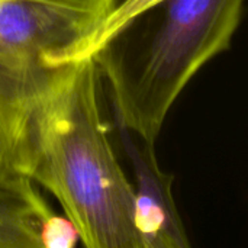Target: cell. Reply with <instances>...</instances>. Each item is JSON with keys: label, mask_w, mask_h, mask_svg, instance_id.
I'll list each match as a JSON object with an SVG mask.
<instances>
[{"label": "cell", "mask_w": 248, "mask_h": 248, "mask_svg": "<svg viewBox=\"0 0 248 248\" xmlns=\"http://www.w3.org/2000/svg\"><path fill=\"white\" fill-rule=\"evenodd\" d=\"M52 212L29 179L0 174V248H42L41 227Z\"/></svg>", "instance_id": "8992f818"}, {"label": "cell", "mask_w": 248, "mask_h": 248, "mask_svg": "<svg viewBox=\"0 0 248 248\" xmlns=\"http://www.w3.org/2000/svg\"><path fill=\"white\" fill-rule=\"evenodd\" d=\"M244 0H163L131 17L92 55L109 84L118 126L155 145L193 76L227 51Z\"/></svg>", "instance_id": "7a4b0ae2"}, {"label": "cell", "mask_w": 248, "mask_h": 248, "mask_svg": "<svg viewBox=\"0 0 248 248\" xmlns=\"http://www.w3.org/2000/svg\"><path fill=\"white\" fill-rule=\"evenodd\" d=\"M119 128L134 170V227L140 248H192L173 195V174L161 170L154 147Z\"/></svg>", "instance_id": "277c9868"}, {"label": "cell", "mask_w": 248, "mask_h": 248, "mask_svg": "<svg viewBox=\"0 0 248 248\" xmlns=\"http://www.w3.org/2000/svg\"><path fill=\"white\" fill-rule=\"evenodd\" d=\"M39 240L42 248H77L80 243L78 232L73 222L65 215L55 212L44 221Z\"/></svg>", "instance_id": "ba28073f"}, {"label": "cell", "mask_w": 248, "mask_h": 248, "mask_svg": "<svg viewBox=\"0 0 248 248\" xmlns=\"http://www.w3.org/2000/svg\"><path fill=\"white\" fill-rule=\"evenodd\" d=\"M119 1H121V0H119ZM119 1H118V3H119Z\"/></svg>", "instance_id": "9c48e42d"}, {"label": "cell", "mask_w": 248, "mask_h": 248, "mask_svg": "<svg viewBox=\"0 0 248 248\" xmlns=\"http://www.w3.org/2000/svg\"><path fill=\"white\" fill-rule=\"evenodd\" d=\"M163 0H121L115 9L110 12V15L108 16V19L103 22V25L99 28V31L96 32V35L93 36L90 45L86 49L84 58L90 57L108 38H110L121 26H124L131 17H134L135 15L144 12L145 9L160 3Z\"/></svg>", "instance_id": "52a82bcc"}, {"label": "cell", "mask_w": 248, "mask_h": 248, "mask_svg": "<svg viewBox=\"0 0 248 248\" xmlns=\"http://www.w3.org/2000/svg\"><path fill=\"white\" fill-rule=\"evenodd\" d=\"M119 0H0V61L41 73L84 58Z\"/></svg>", "instance_id": "3957f363"}, {"label": "cell", "mask_w": 248, "mask_h": 248, "mask_svg": "<svg viewBox=\"0 0 248 248\" xmlns=\"http://www.w3.org/2000/svg\"><path fill=\"white\" fill-rule=\"evenodd\" d=\"M90 57L48 70L33 100L20 176L48 190L84 248H140L134 186L103 121Z\"/></svg>", "instance_id": "6da1fadb"}, {"label": "cell", "mask_w": 248, "mask_h": 248, "mask_svg": "<svg viewBox=\"0 0 248 248\" xmlns=\"http://www.w3.org/2000/svg\"><path fill=\"white\" fill-rule=\"evenodd\" d=\"M46 71L17 70L0 61V174L20 176L31 112Z\"/></svg>", "instance_id": "5b68a950"}]
</instances>
